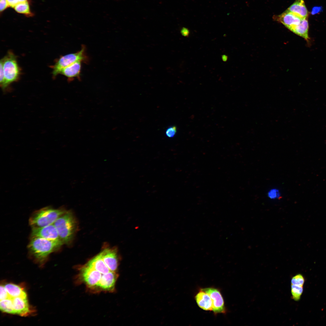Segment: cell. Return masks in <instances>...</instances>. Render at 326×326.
<instances>
[{
  "mask_svg": "<svg viewBox=\"0 0 326 326\" xmlns=\"http://www.w3.org/2000/svg\"><path fill=\"white\" fill-rule=\"evenodd\" d=\"M0 300L5 299L10 297L5 287V286L1 285L0 286Z\"/></svg>",
  "mask_w": 326,
  "mask_h": 326,
  "instance_id": "23",
  "label": "cell"
},
{
  "mask_svg": "<svg viewBox=\"0 0 326 326\" xmlns=\"http://www.w3.org/2000/svg\"><path fill=\"white\" fill-rule=\"evenodd\" d=\"M103 260L111 270L117 272L119 258L116 249L106 248L100 253Z\"/></svg>",
  "mask_w": 326,
  "mask_h": 326,
  "instance_id": "9",
  "label": "cell"
},
{
  "mask_svg": "<svg viewBox=\"0 0 326 326\" xmlns=\"http://www.w3.org/2000/svg\"><path fill=\"white\" fill-rule=\"evenodd\" d=\"M302 19L307 18L308 13L303 0H297L286 10Z\"/></svg>",
  "mask_w": 326,
  "mask_h": 326,
  "instance_id": "14",
  "label": "cell"
},
{
  "mask_svg": "<svg viewBox=\"0 0 326 326\" xmlns=\"http://www.w3.org/2000/svg\"><path fill=\"white\" fill-rule=\"evenodd\" d=\"M60 239L63 244L69 243L76 228V222L72 213L66 211L54 223Z\"/></svg>",
  "mask_w": 326,
  "mask_h": 326,
  "instance_id": "3",
  "label": "cell"
},
{
  "mask_svg": "<svg viewBox=\"0 0 326 326\" xmlns=\"http://www.w3.org/2000/svg\"><path fill=\"white\" fill-rule=\"evenodd\" d=\"M198 306L205 311H212V303L211 298L207 293L200 289L195 297Z\"/></svg>",
  "mask_w": 326,
  "mask_h": 326,
  "instance_id": "12",
  "label": "cell"
},
{
  "mask_svg": "<svg viewBox=\"0 0 326 326\" xmlns=\"http://www.w3.org/2000/svg\"><path fill=\"white\" fill-rule=\"evenodd\" d=\"M291 293L293 299L299 300L303 292V286L291 285Z\"/></svg>",
  "mask_w": 326,
  "mask_h": 326,
  "instance_id": "19",
  "label": "cell"
},
{
  "mask_svg": "<svg viewBox=\"0 0 326 326\" xmlns=\"http://www.w3.org/2000/svg\"><path fill=\"white\" fill-rule=\"evenodd\" d=\"M177 130V128L176 126H172L170 127L166 131V135L168 137H173L176 134Z\"/></svg>",
  "mask_w": 326,
  "mask_h": 326,
  "instance_id": "22",
  "label": "cell"
},
{
  "mask_svg": "<svg viewBox=\"0 0 326 326\" xmlns=\"http://www.w3.org/2000/svg\"><path fill=\"white\" fill-rule=\"evenodd\" d=\"M85 48L82 46L81 49L77 52L67 54L61 56L56 61L53 67L52 73L55 77L60 74L61 71L74 62L77 61L82 62L86 60Z\"/></svg>",
  "mask_w": 326,
  "mask_h": 326,
  "instance_id": "5",
  "label": "cell"
},
{
  "mask_svg": "<svg viewBox=\"0 0 326 326\" xmlns=\"http://www.w3.org/2000/svg\"><path fill=\"white\" fill-rule=\"evenodd\" d=\"M82 62V61H79L74 62L63 69L60 72V74L64 75L70 80L74 78H79Z\"/></svg>",
  "mask_w": 326,
  "mask_h": 326,
  "instance_id": "13",
  "label": "cell"
},
{
  "mask_svg": "<svg viewBox=\"0 0 326 326\" xmlns=\"http://www.w3.org/2000/svg\"><path fill=\"white\" fill-rule=\"evenodd\" d=\"M66 212L62 208L47 206L34 212L29 218L32 227H42L53 224L57 219Z\"/></svg>",
  "mask_w": 326,
  "mask_h": 326,
  "instance_id": "2",
  "label": "cell"
},
{
  "mask_svg": "<svg viewBox=\"0 0 326 326\" xmlns=\"http://www.w3.org/2000/svg\"><path fill=\"white\" fill-rule=\"evenodd\" d=\"M31 236V238L39 237L62 242L53 224L42 227H32Z\"/></svg>",
  "mask_w": 326,
  "mask_h": 326,
  "instance_id": "6",
  "label": "cell"
},
{
  "mask_svg": "<svg viewBox=\"0 0 326 326\" xmlns=\"http://www.w3.org/2000/svg\"><path fill=\"white\" fill-rule=\"evenodd\" d=\"M210 296L212 303V311L215 314L224 313L225 309L223 297L220 291L213 287L201 289Z\"/></svg>",
  "mask_w": 326,
  "mask_h": 326,
  "instance_id": "7",
  "label": "cell"
},
{
  "mask_svg": "<svg viewBox=\"0 0 326 326\" xmlns=\"http://www.w3.org/2000/svg\"><path fill=\"white\" fill-rule=\"evenodd\" d=\"M10 297L12 298L21 297L27 298V294L24 289L19 285L9 283L5 285Z\"/></svg>",
  "mask_w": 326,
  "mask_h": 326,
  "instance_id": "15",
  "label": "cell"
},
{
  "mask_svg": "<svg viewBox=\"0 0 326 326\" xmlns=\"http://www.w3.org/2000/svg\"><path fill=\"white\" fill-rule=\"evenodd\" d=\"M14 8L17 12L24 14L27 17H30L34 15L33 13L31 11L28 1L19 2Z\"/></svg>",
  "mask_w": 326,
  "mask_h": 326,
  "instance_id": "17",
  "label": "cell"
},
{
  "mask_svg": "<svg viewBox=\"0 0 326 326\" xmlns=\"http://www.w3.org/2000/svg\"><path fill=\"white\" fill-rule=\"evenodd\" d=\"M86 264L98 271L102 274L103 277L110 272H113L107 266L102 258L100 253L90 260Z\"/></svg>",
  "mask_w": 326,
  "mask_h": 326,
  "instance_id": "11",
  "label": "cell"
},
{
  "mask_svg": "<svg viewBox=\"0 0 326 326\" xmlns=\"http://www.w3.org/2000/svg\"><path fill=\"white\" fill-rule=\"evenodd\" d=\"M0 308L3 312L11 314H15L14 310L12 298H8L1 300Z\"/></svg>",
  "mask_w": 326,
  "mask_h": 326,
  "instance_id": "18",
  "label": "cell"
},
{
  "mask_svg": "<svg viewBox=\"0 0 326 326\" xmlns=\"http://www.w3.org/2000/svg\"><path fill=\"white\" fill-rule=\"evenodd\" d=\"M19 2H25L28 1L27 0H19Z\"/></svg>",
  "mask_w": 326,
  "mask_h": 326,
  "instance_id": "27",
  "label": "cell"
},
{
  "mask_svg": "<svg viewBox=\"0 0 326 326\" xmlns=\"http://www.w3.org/2000/svg\"><path fill=\"white\" fill-rule=\"evenodd\" d=\"M308 23L306 18L302 19L300 23L292 31L295 34L304 38L307 41L309 40L308 35Z\"/></svg>",
  "mask_w": 326,
  "mask_h": 326,
  "instance_id": "16",
  "label": "cell"
},
{
  "mask_svg": "<svg viewBox=\"0 0 326 326\" xmlns=\"http://www.w3.org/2000/svg\"><path fill=\"white\" fill-rule=\"evenodd\" d=\"M12 301L15 314L27 316L31 313L27 298L17 297L13 298Z\"/></svg>",
  "mask_w": 326,
  "mask_h": 326,
  "instance_id": "10",
  "label": "cell"
},
{
  "mask_svg": "<svg viewBox=\"0 0 326 326\" xmlns=\"http://www.w3.org/2000/svg\"><path fill=\"white\" fill-rule=\"evenodd\" d=\"M62 241L47 240L39 237H32L28 246L30 254L38 262L45 261L49 255L60 248Z\"/></svg>",
  "mask_w": 326,
  "mask_h": 326,
  "instance_id": "1",
  "label": "cell"
},
{
  "mask_svg": "<svg viewBox=\"0 0 326 326\" xmlns=\"http://www.w3.org/2000/svg\"><path fill=\"white\" fill-rule=\"evenodd\" d=\"M274 17L276 20L282 23L291 31L300 23L302 19L298 16L286 10Z\"/></svg>",
  "mask_w": 326,
  "mask_h": 326,
  "instance_id": "8",
  "label": "cell"
},
{
  "mask_svg": "<svg viewBox=\"0 0 326 326\" xmlns=\"http://www.w3.org/2000/svg\"><path fill=\"white\" fill-rule=\"evenodd\" d=\"M0 83L1 86L3 88H6L5 77L4 72L3 63L1 60L0 62Z\"/></svg>",
  "mask_w": 326,
  "mask_h": 326,
  "instance_id": "21",
  "label": "cell"
},
{
  "mask_svg": "<svg viewBox=\"0 0 326 326\" xmlns=\"http://www.w3.org/2000/svg\"><path fill=\"white\" fill-rule=\"evenodd\" d=\"M304 283V278L300 274H298L294 276L291 280V285L303 286Z\"/></svg>",
  "mask_w": 326,
  "mask_h": 326,
  "instance_id": "20",
  "label": "cell"
},
{
  "mask_svg": "<svg viewBox=\"0 0 326 326\" xmlns=\"http://www.w3.org/2000/svg\"><path fill=\"white\" fill-rule=\"evenodd\" d=\"M10 7L14 8L19 2V0H7Z\"/></svg>",
  "mask_w": 326,
  "mask_h": 326,
  "instance_id": "25",
  "label": "cell"
},
{
  "mask_svg": "<svg viewBox=\"0 0 326 326\" xmlns=\"http://www.w3.org/2000/svg\"><path fill=\"white\" fill-rule=\"evenodd\" d=\"M181 34L184 36H187L189 34V31L188 29L183 27L181 30Z\"/></svg>",
  "mask_w": 326,
  "mask_h": 326,
  "instance_id": "26",
  "label": "cell"
},
{
  "mask_svg": "<svg viewBox=\"0 0 326 326\" xmlns=\"http://www.w3.org/2000/svg\"><path fill=\"white\" fill-rule=\"evenodd\" d=\"M9 7L7 0H0V13Z\"/></svg>",
  "mask_w": 326,
  "mask_h": 326,
  "instance_id": "24",
  "label": "cell"
},
{
  "mask_svg": "<svg viewBox=\"0 0 326 326\" xmlns=\"http://www.w3.org/2000/svg\"><path fill=\"white\" fill-rule=\"evenodd\" d=\"M1 60L3 63L6 87L10 84L18 79L20 70L16 56L12 52L8 51L7 55Z\"/></svg>",
  "mask_w": 326,
  "mask_h": 326,
  "instance_id": "4",
  "label": "cell"
}]
</instances>
